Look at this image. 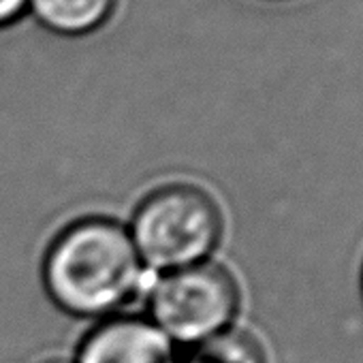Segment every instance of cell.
Listing matches in <instances>:
<instances>
[{
  "mask_svg": "<svg viewBox=\"0 0 363 363\" xmlns=\"http://www.w3.org/2000/svg\"><path fill=\"white\" fill-rule=\"evenodd\" d=\"M143 269L126 225L88 216L54 238L43 257L41 278L48 297L62 312L103 320L135 297Z\"/></svg>",
  "mask_w": 363,
  "mask_h": 363,
  "instance_id": "obj_1",
  "label": "cell"
},
{
  "mask_svg": "<svg viewBox=\"0 0 363 363\" xmlns=\"http://www.w3.org/2000/svg\"><path fill=\"white\" fill-rule=\"evenodd\" d=\"M126 229L143 267L164 274L212 261L225 216L203 186L171 182L139 201Z\"/></svg>",
  "mask_w": 363,
  "mask_h": 363,
  "instance_id": "obj_2",
  "label": "cell"
},
{
  "mask_svg": "<svg viewBox=\"0 0 363 363\" xmlns=\"http://www.w3.org/2000/svg\"><path fill=\"white\" fill-rule=\"evenodd\" d=\"M242 308V289L216 261L164 272L147 291V318L175 344L197 346L231 327Z\"/></svg>",
  "mask_w": 363,
  "mask_h": 363,
  "instance_id": "obj_3",
  "label": "cell"
},
{
  "mask_svg": "<svg viewBox=\"0 0 363 363\" xmlns=\"http://www.w3.org/2000/svg\"><path fill=\"white\" fill-rule=\"evenodd\" d=\"M73 363H179V354L147 316L113 314L84 335Z\"/></svg>",
  "mask_w": 363,
  "mask_h": 363,
  "instance_id": "obj_4",
  "label": "cell"
},
{
  "mask_svg": "<svg viewBox=\"0 0 363 363\" xmlns=\"http://www.w3.org/2000/svg\"><path fill=\"white\" fill-rule=\"evenodd\" d=\"M118 0H28L35 20L65 37H82L99 30L109 22Z\"/></svg>",
  "mask_w": 363,
  "mask_h": 363,
  "instance_id": "obj_5",
  "label": "cell"
},
{
  "mask_svg": "<svg viewBox=\"0 0 363 363\" xmlns=\"http://www.w3.org/2000/svg\"><path fill=\"white\" fill-rule=\"evenodd\" d=\"M179 363H267L263 344L244 329L229 331L186 348Z\"/></svg>",
  "mask_w": 363,
  "mask_h": 363,
  "instance_id": "obj_6",
  "label": "cell"
},
{
  "mask_svg": "<svg viewBox=\"0 0 363 363\" xmlns=\"http://www.w3.org/2000/svg\"><path fill=\"white\" fill-rule=\"evenodd\" d=\"M28 11V0H0V28L16 24Z\"/></svg>",
  "mask_w": 363,
  "mask_h": 363,
  "instance_id": "obj_7",
  "label": "cell"
},
{
  "mask_svg": "<svg viewBox=\"0 0 363 363\" xmlns=\"http://www.w3.org/2000/svg\"><path fill=\"white\" fill-rule=\"evenodd\" d=\"M45 363H69V361H62V359H52V361H45Z\"/></svg>",
  "mask_w": 363,
  "mask_h": 363,
  "instance_id": "obj_8",
  "label": "cell"
},
{
  "mask_svg": "<svg viewBox=\"0 0 363 363\" xmlns=\"http://www.w3.org/2000/svg\"><path fill=\"white\" fill-rule=\"evenodd\" d=\"M361 293H363V269H361Z\"/></svg>",
  "mask_w": 363,
  "mask_h": 363,
  "instance_id": "obj_9",
  "label": "cell"
}]
</instances>
